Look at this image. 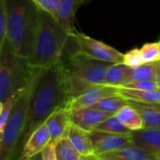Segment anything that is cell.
Returning a JSON list of instances; mask_svg holds the SVG:
<instances>
[{
	"label": "cell",
	"instance_id": "cell-16",
	"mask_svg": "<svg viewBox=\"0 0 160 160\" xmlns=\"http://www.w3.org/2000/svg\"><path fill=\"white\" fill-rule=\"evenodd\" d=\"M142 118L144 128H160V103H143L128 100Z\"/></svg>",
	"mask_w": 160,
	"mask_h": 160
},
{
	"label": "cell",
	"instance_id": "cell-24",
	"mask_svg": "<svg viewBox=\"0 0 160 160\" xmlns=\"http://www.w3.org/2000/svg\"><path fill=\"white\" fill-rule=\"evenodd\" d=\"M96 130L98 131H105L110 133H116V134H131L132 132L128 129L116 117V115H112L108 119H106L103 123H101Z\"/></svg>",
	"mask_w": 160,
	"mask_h": 160
},
{
	"label": "cell",
	"instance_id": "cell-19",
	"mask_svg": "<svg viewBox=\"0 0 160 160\" xmlns=\"http://www.w3.org/2000/svg\"><path fill=\"white\" fill-rule=\"evenodd\" d=\"M118 94L128 100L143 103H160V88L155 90H134L117 87Z\"/></svg>",
	"mask_w": 160,
	"mask_h": 160
},
{
	"label": "cell",
	"instance_id": "cell-27",
	"mask_svg": "<svg viewBox=\"0 0 160 160\" xmlns=\"http://www.w3.org/2000/svg\"><path fill=\"white\" fill-rule=\"evenodd\" d=\"M125 65H127L129 68H136L142 64H144L140 48H134L126 53H124V62Z\"/></svg>",
	"mask_w": 160,
	"mask_h": 160
},
{
	"label": "cell",
	"instance_id": "cell-34",
	"mask_svg": "<svg viewBox=\"0 0 160 160\" xmlns=\"http://www.w3.org/2000/svg\"><path fill=\"white\" fill-rule=\"evenodd\" d=\"M14 160H34V158H29V157L24 156V155H20Z\"/></svg>",
	"mask_w": 160,
	"mask_h": 160
},
{
	"label": "cell",
	"instance_id": "cell-11",
	"mask_svg": "<svg viewBox=\"0 0 160 160\" xmlns=\"http://www.w3.org/2000/svg\"><path fill=\"white\" fill-rule=\"evenodd\" d=\"M71 111L66 106L56 109L45 121L53 142L65 136L71 123Z\"/></svg>",
	"mask_w": 160,
	"mask_h": 160
},
{
	"label": "cell",
	"instance_id": "cell-12",
	"mask_svg": "<svg viewBox=\"0 0 160 160\" xmlns=\"http://www.w3.org/2000/svg\"><path fill=\"white\" fill-rule=\"evenodd\" d=\"M131 139L134 145L150 152L157 158H160V128H144L133 131Z\"/></svg>",
	"mask_w": 160,
	"mask_h": 160
},
{
	"label": "cell",
	"instance_id": "cell-31",
	"mask_svg": "<svg viewBox=\"0 0 160 160\" xmlns=\"http://www.w3.org/2000/svg\"><path fill=\"white\" fill-rule=\"evenodd\" d=\"M41 158L42 160H57L54 149V142L52 141L41 152Z\"/></svg>",
	"mask_w": 160,
	"mask_h": 160
},
{
	"label": "cell",
	"instance_id": "cell-30",
	"mask_svg": "<svg viewBox=\"0 0 160 160\" xmlns=\"http://www.w3.org/2000/svg\"><path fill=\"white\" fill-rule=\"evenodd\" d=\"M124 88L134 89V90H155L159 89V86L156 82H136L121 86Z\"/></svg>",
	"mask_w": 160,
	"mask_h": 160
},
{
	"label": "cell",
	"instance_id": "cell-17",
	"mask_svg": "<svg viewBox=\"0 0 160 160\" xmlns=\"http://www.w3.org/2000/svg\"><path fill=\"white\" fill-rule=\"evenodd\" d=\"M68 137L72 145L82 156L95 154L89 131L71 124L68 131Z\"/></svg>",
	"mask_w": 160,
	"mask_h": 160
},
{
	"label": "cell",
	"instance_id": "cell-10",
	"mask_svg": "<svg viewBox=\"0 0 160 160\" xmlns=\"http://www.w3.org/2000/svg\"><path fill=\"white\" fill-rule=\"evenodd\" d=\"M112 115L97 108L90 107L71 112V123L86 131L92 132Z\"/></svg>",
	"mask_w": 160,
	"mask_h": 160
},
{
	"label": "cell",
	"instance_id": "cell-35",
	"mask_svg": "<svg viewBox=\"0 0 160 160\" xmlns=\"http://www.w3.org/2000/svg\"><path fill=\"white\" fill-rule=\"evenodd\" d=\"M34 160H42V158H41V154H38V156H36L34 158Z\"/></svg>",
	"mask_w": 160,
	"mask_h": 160
},
{
	"label": "cell",
	"instance_id": "cell-1",
	"mask_svg": "<svg viewBox=\"0 0 160 160\" xmlns=\"http://www.w3.org/2000/svg\"><path fill=\"white\" fill-rule=\"evenodd\" d=\"M69 100L63 61L48 68H34L31 78V95L27 124L19 146L18 157L30 135L45 123L47 118Z\"/></svg>",
	"mask_w": 160,
	"mask_h": 160
},
{
	"label": "cell",
	"instance_id": "cell-28",
	"mask_svg": "<svg viewBox=\"0 0 160 160\" xmlns=\"http://www.w3.org/2000/svg\"><path fill=\"white\" fill-rule=\"evenodd\" d=\"M7 30H8V19H7L5 1L0 0V49L6 43Z\"/></svg>",
	"mask_w": 160,
	"mask_h": 160
},
{
	"label": "cell",
	"instance_id": "cell-2",
	"mask_svg": "<svg viewBox=\"0 0 160 160\" xmlns=\"http://www.w3.org/2000/svg\"><path fill=\"white\" fill-rule=\"evenodd\" d=\"M70 34L50 13L38 8V23L29 57L33 68H48L64 60Z\"/></svg>",
	"mask_w": 160,
	"mask_h": 160
},
{
	"label": "cell",
	"instance_id": "cell-38",
	"mask_svg": "<svg viewBox=\"0 0 160 160\" xmlns=\"http://www.w3.org/2000/svg\"><path fill=\"white\" fill-rule=\"evenodd\" d=\"M159 42H160V40H159Z\"/></svg>",
	"mask_w": 160,
	"mask_h": 160
},
{
	"label": "cell",
	"instance_id": "cell-5",
	"mask_svg": "<svg viewBox=\"0 0 160 160\" xmlns=\"http://www.w3.org/2000/svg\"><path fill=\"white\" fill-rule=\"evenodd\" d=\"M31 78L27 84L18 91L9 118L0 133V160H14L18 157L19 146L28 119Z\"/></svg>",
	"mask_w": 160,
	"mask_h": 160
},
{
	"label": "cell",
	"instance_id": "cell-36",
	"mask_svg": "<svg viewBox=\"0 0 160 160\" xmlns=\"http://www.w3.org/2000/svg\"><path fill=\"white\" fill-rule=\"evenodd\" d=\"M82 4H88L91 1H93V0H82Z\"/></svg>",
	"mask_w": 160,
	"mask_h": 160
},
{
	"label": "cell",
	"instance_id": "cell-37",
	"mask_svg": "<svg viewBox=\"0 0 160 160\" xmlns=\"http://www.w3.org/2000/svg\"><path fill=\"white\" fill-rule=\"evenodd\" d=\"M157 160H160V158H157Z\"/></svg>",
	"mask_w": 160,
	"mask_h": 160
},
{
	"label": "cell",
	"instance_id": "cell-13",
	"mask_svg": "<svg viewBox=\"0 0 160 160\" xmlns=\"http://www.w3.org/2000/svg\"><path fill=\"white\" fill-rule=\"evenodd\" d=\"M52 142V138L46 124H42L33 131L28 140L23 145L21 155L29 158H35L45 149V147Z\"/></svg>",
	"mask_w": 160,
	"mask_h": 160
},
{
	"label": "cell",
	"instance_id": "cell-32",
	"mask_svg": "<svg viewBox=\"0 0 160 160\" xmlns=\"http://www.w3.org/2000/svg\"><path fill=\"white\" fill-rule=\"evenodd\" d=\"M79 160H102L101 158L96 154H90V155H84V156H81V158Z\"/></svg>",
	"mask_w": 160,
	"mask_h": 160
},
{
	"label": "cell",
	"instance_id": "cell-25",
	"mask_svg": "<svg viewBox=\"0 0 160 160\" xmlns=\"http://www.w3.org/2000/svg\"><path fill=\"white\" fill-rule=\"evenodd\" d=\"M141 54L145 63H157L160 61V42H148L141 48Z\"/></svg>",
	"mask_w": 160,
	"mask_h": 160
},
{
	"label": "cell",
	"instance_id": "cell-21",
	"mask_svg": "<svg viewBox=\"0 0 160 160\" xmlns=\"http://www.w3.org/2000/svg\"><path fill=\"white\" fill-rule=\"evenodd\" d=\"M136 82H156V63H145L131 68L126 84Z\"/></svg>",
	"mask_w": 160,
	"mask_h": 160
},
{
	"label": "cell",
	"instance_id": "cell-7",
	"mask_svg": "<svg viewBox=\"0 0 160 160\" xmlns=\"http://www.w3.org/2000/svg\"><path fill=\"white\" fill-rule=\"evenodd\" d=\"M70 35L75 39L79 50L86 55L97 60L112 64L124 62V53L120 52L109 44L77 31H74Z\"/></svg>",
	"mask_w": 160,
	"mask_h": 160
},
{
	"label": "cell",
	"instance_id": "cell-23",
	"mask_svg": "<svg viewBox=\"0 0 160 160\" xmlns=\"http://www.w3.org/2000/svg\"><path fill=\"white\" fill-rule=\"evenodd\" d=\"M128 104V99H126L124 97H122L119 94H115L102 98L93 107L111 114H116V112L120 109H122L124 106Z\"/></svg>",
	"mask_w": 160,
	"mask_h": 160
},
{
	"label": "cell",
	"instance_id": "cell-22",
	"mask_svg": "<svg viewBox=\"0 0 160 160\" xmlns=\"http://www.w3.org/2000/svg\"><path fill=\"white\" fill-rule=\"evenodd\" d=\"M54 149L57 160H79L82 156L72 145L68 133L54 142Z\"/></svg>",
	"mask_w": 160,
	"mask_h": 160
},
{
	"label": "cell",
	"instance_id": "cell-4",
	"mask_svg": "<svg viewBox=\"0 0 160 160\" xmlns=\"http://www.w3.org/2000/svg\"><path fill=\"white\" fill-rule=\"evenodd\" d=\"M112 64L94 59L79 49L70 52L63 60L69 100L91 87L104 84L108 68Z\"/></svg>",
	"mask_w": 160,
	"mask_h": 160
},
{
	"label": "cell",
	"instance_id": "cell-33",
	"mask_svg": "<svg viewBox=\"0 0 160 160\" xmlns=\"http://www.w3.org/2000/svg\"><path fill=\"white\" fill-rule=\"evenodd\" d=\"M156 82L160 88V61L156 63Z\"/></svg>",
	"mask_w": 160,
	"mask_h": 160
},
{
	"label": "cell",
	"instance_id": "cell-14",
	"mask_svg": "<svg viewBox=\"0 0 160 160\" xmlns=\"http://www.w3.org/2000/svg\"><path fill=\"white\" fill-rule=\"evenodd\" d=\"M82 4V0H59V5L53 17L69 34L75 31V14Z\"/></svg>",
	"mask_w": 160,
	"mask_h": 160
},
{
	"label": "cell",
	"instance_id": "cell-18",
	"mask_svg": "<svg viewBox=\"0 0 160 160\" xmlns=\"http://www.w3.org/2000/svg\"><path fill=\"white\" fill-rule=\"evenodd\" d=\"M116 117L131 132L144 128V124L139 112L129 103L116 112Z\"/></svg>",
	"mask_w": 160,
	"mask_h": 160
},
{
	"label": "cell",
	"instance_id": "cell-29",
	"mask_svg": "<svg viewBox=\"0 0 160 160\" xmlns=\"http://www.w3.org/2000/svg\"><path fill=\"white\" fill-rule=\"evenodd\" d=\"M32 1L39 9H42L52 14V16H54L59 5V0H32Z\"/></svg>",
	"mask_w": 160,
	"mask_h": 160
},
{
	"label": "cell",
	"instance_id": "cell-6",
	"mask_svg": "<svg viewBox=\"0 0 160 160\" xmlns=\"http://www.w3.org/2000/svg\"><path fill=\"white\" fill-rule=\"evenodd\" d=\"M33 71L27 58L14 53L6 43L0 49V103L23 88Z\"/></svg>",
	"mask_w": 160,
	"mask_h": 160
},
{
	"label": "cell",
	"instance_id": "cell-8",
	"mask_svg": "<svg viewBox=\"0 0 160 160\" xmlns=\"http://www.w3.org/2000/svg\"><path fill=\"white\" fill-rule=\"evenodd\" d=\"M90 136L94 153L98 156H102L133 144L131 134H116L94 130L90 132Z\"/></svg>",
	"mask_w": 160,
	"mask_h": 160
},
{
	"label": "cell",
	"instance_id": "cell-26",
	"mask_svg": "<svg viewBox=\"0 0 160 160\" xmlns=\"http://www.w3.org/2000/svg\"><path fill=\"white\" fill-rule=\"evenodd\" d=\"M17 93L11 95L4 102H1L0 103V106H1V113H0V133L4 130V128H5L6 125H7V122H8V120L9 118V115H10V112H11L12 106H13V103H14V100H15V98H16Z\"/></svg>",
	"mask_w": 160,
	"mask_h": 160
},
{
	"label": "cell",
	"instance_id": "cell-3",
	"mask_svg": "<svg viewBox=\"0 0 160 160\" xmlns=\"http://www.w3.org/2000/svg\"><path fill=\"white\" fill-rule=\"evenodd\" d=\"M4 1L8 19L6 43L14 53L28 58L38 23V7L32 0Z\"/></svg>",
	"mask_w": 160,
	"mask_h": 160
},
{
	"label": "cell",
	"instance_id": "cell-15",
	"mask_svg": "<svg viewBox=\"0 0 160 160\" xmlns=\"http://www.w3.org/2000/svg\"><path fill=\"white\" fill-rule=\"evenodd\" d=\"M99 157L102 160H157L153 154L134 144Z\"/></svg>",
	"mask_w": 160,
	"mask_h": 160
},
{
	"label": "cell",
	"instance_id": "cell-20",
	"mask_svg": "<svg viewBox=\"0 0 160 160\" xmlns=\"http://www.w3.org/2000/svg\"><path fill=\"white\" fill-rule=\"evenodd\" d=\"M130 69L131 68L128 67L124 63L112 64L108 68L104 84L113 87L124 86L127 82Z\"/></svg>",
	"mask_w": 160,
	"mask_h": 160
},
{
	"label": "cell",
	"instance_id": "cell-9",
	"mask_svg": "<svg viewBox=\"0 0 160 160\" xmlns=\"http://www.w3.org/2000/svg\"><path fill=\"white\" fill-rule=\"evenodd\" d=\"M118 94L117 87L113 86H108V85H97L94 87H91L90 89L86 90L82 94L79 95L76 98H71L66 105L68 109H69L71 112L86 109L95 106L98 101H100L102 98Z\"/></svg>",
	"mask_w": 160,
	"mask_h": 160
}]
</instances>
